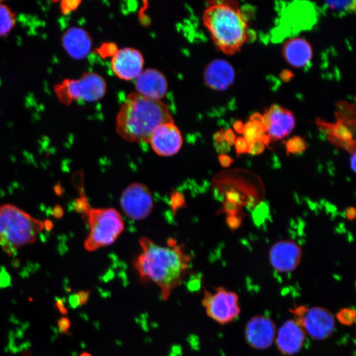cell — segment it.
<instances>
[{"instance_id":"6","label":"cell","mask_w":356,"mask_h":356,"mask_svg":"<svg viewBox=\"0 0 356 356\" xmlns=\"http://www.w3.org/2000/svg\"><path fill=\"white\" fill-rule=\"evenodd\" d=\"M53 91L62 104L69 106L78 100L87 102L99 101L106 95L107 84L99 74L86 72L79 79H66L55 85Z\"/></svg>"},{"instance_id":"36","label":"cell","mask_w":356,"mask_h":356,"mask_svg":"<svg viewBox=\"0 0 356 356\" xmlns=\"http://www.w3.org/2000/svg\"><path fill=\"white\" fill-rule=\"evenodd\" d=\"M224 136H225V140L228 146H232V145L234 144L235 141H236V135H235L234 132L231 129H228L227 131H225Z\"/></svg>"},{"instance_id":"17","label":"cell","mask_w":356,"mask_h":356,"mask_svg":"<svg viewBox=\"0 0 356 356\" xmlns=\"http://www.w3.org/2000/svg\"><path fill=\"white\" fill-rule=\"evenodd\" d=\"M61 41L66 52L74 60L85 59L93 48V39L90 34L78 26H72L65 31Z\"/></svg>"},{"instance_id":"2","label":"cell","mask_w":356,"mask_h":356,"mask_svg":"<svg viewBox=\"0 0 356 356\" xmlns=\"http://www.w3.org/2000/svg\"><path fill=\"white\" fill-rule=\"evenodd\" d=\"M174 122L169 106L162 100L149 99L132 93L121 105L116 118V132L129 143H149L159 125Z\"/></svg>"},{"instance_id":"8","label":"cell","mask_w":356,"mask_h":356,"mask_svg":"<svg viewBox=\"0 0 356 356\" xmlns=\"http://www.w3.org/2000/svg\"><path fill=\"white\" fill-rule=\"evenodd\" d=\"M202 304L208 317L223 325L234 321L241 313L238 295L223 287L205 291Z\"/></svg>"},{"instance_id":"5","label":"cell","mask_w":356,"mask_h":356,"mask_svg":"<svg viewBox=\"0 0 356 356\" xmlns=\"http://www.w3.org/2000/svg\"><path fill=\"white\" fill-rule=\"evenodd\" d=\"M89 233L85 241V249L95 252L115 242L124 230L122 215L113 208L96 209L87 206L84 210Z\"/></svg>"},{"instance_id":"10","label":"cell","mask_w":356,"mask_h":356,"mask_svg":"<svg viewBox=\"0 0 356 356\" xmlns=\"http://www.w3.org/2000/svg\"><path fill=\"white\" fill-rule=\"evenodd\" d=\"M277 333L276 324L270 317L256 315L251 318L246 324L245 341L255 350H266L274 343Z\"/></svg>"},{"instance_id":"45","label":"cell","mask_w":356,"mask_h":356,"mask_svg":"<svg viewBox=\"0 0 356 356\" xmlns=\"http://www.w3.org/2000/svg\"><path fill=\"white\" fill-rule=\"evenodd\" d=\"M79 356H93L91 354V353H89L88 352H84L82 353L81 354H80Z\"/></svg>"},{"instance_id":"18","label":"cell","mask_w":356,"mask_h":356,"mask_svg":"<svg viewBox=\"0 0 356 356\" xmlns=\"http://www.w3.org/2000/svg\"><path fill=\"white\" fill-rule=\"evenodd\" d=\"M236 72L229 62L216 59L210 62L204 71L205 84L213 90H227L234 84Z\"/></svg>"},{"instance_id":"14","label":"cell","mask_w":356,"mask_h":356,"mask_svg":"<svg viewBox=\"0 0 356 356\" xmlns=\"http://www.w3.org/2000/svg\"><path fill=\"white\" fill-rule=\"evenodd\" d=\"M301 248L292 241L275 243L270 251V263L279 272H290L296 269L302 260Z\"/></svg>"},{"instance_id":"19","label":"cell","mask_w":356,"mask_h":356,"mask_svg":"<svg viewBox=\"0 0 356 356\" xmlns=\"http://www.w3.org/2000/svg\"><path fill=\"white\" fill-rule=\"evenodd\" d=\"M283 54L286 62L294 68L305 67L313 58L311 44L302 38H294L284 43Z\"/></svg>"},{"instance_id":"42","label":"cell","mask_w":356,"mask_h":356,"mask_svg":"<svg viewBox=\"0 0 356 356\" xmlns=\"http://www.w3.org/2000/svg\"><path fill=\"white\" fill-rule=\"evenodd\" d=\"M233 126H234V129L237 133H243L244 124H243L242 122H241V121H237V122H235Z\"/></svg>"},{"instance_id":"7","label":"cell","mask_w":356,"mask_h":356,"mask_svg":"<svg viewBox=\"0 0 356 356\" xmlns=\"http://www.w3.org/2000/svg\"><path fill=\"white\" fill-rule=\"evenodd\" d=\"M294 319L303 329L306 335L313 340L328 339L335 332V315L327 309L322 307L295 306L290 310Z\"/></svg>"},{"instance_id":"40","label":"cell","mask_w":356,"mask_h":356,"mask_svg":"<svg viewBox=\"0 0 356 356\" xmlns=\"http://www.w3.org/2000/svg\"><path fill=\"white\" fill-rule=\"evenodd\" d=\"M345 216L349 221H353L356 216V210L354 207H350L347 208L345 211Z\"/></svg>"},{"instance_id":"3","label":"cell","mask_w":356,"mask_h":356,"mask_svg":"<svg viewBox=\"0 0 356 356\" xmlns=\"http://www.w3.org/2000/svg\"><path fill=\"white\" fill-rule=\"evenodd\" d=\"M203 22L215 45L226 54L240 50L247 40L248 26L237 2H213L204 12Z\"/></svg>"},{"instance_id":"29","label":"cell","mask_w":356,"mask_h":356,"mask_svg":"<svg viewBox=\"0 0 356 356\" xmlns=\"http://www.w3.org/2000/svg\"><path fill=\"white\" fill-rule=\"evenodd\" d=\"M237 154L248 153L249 151L250 144L244 138H238L235 141L234 144Z\"/></svg>"},{"instance_id":"12","label":"cell","mask_w":356,"mask_h":356,"mask_svg":"<svg viewBox=\"0 0 356 356\" xmlns=\"http://www.w3.org/2000/svg\"><path fill=\"white\" fill-rule=\"evenodd\" d=\"M144 57L140 51L132 48L116 50L111 60V68L119 79L135 80L144 70Z\"/></svg>"},{"instance_id":"26","label":"cell","mask_w":356,"mask_h":356,"mask_svg":"<svg viewBox=\"0 0 356 356\" xmlns=\"http://www.w3.org/2000/svg\"><path fill=\"white\" fill-rule=\"evenodd\" d=\"M326 6L331 10L335 11H354L355 9V1H330L325 2Z\"/></svg>"},{"instance_id":"34","label":"cell","mask_w":356,"mask_h":356,"mask_svg":"<svg viewBox=\"0 0 356 356\" xmlns=\"http://www.w3.org/2000/svg\"><path fill=\"white\" fill-rule=\"evenodd\" d=\"M12 285L11 277L5 269L0 271V288H6Z\"/></svg>"},{"instance_id":"11","label":"cell","mask_w":356,"mask_h":356,"mask_svg":"<svg viewBox=\"0 0 356 356\" xmlns=\"http://www.w3.org/2000/svg\"><path fill=\"white\" fill-rule=\"evenodd\" d=\"M149 143L158 155L171 156L180 151L183 136L174 122H166L154 129Z\"/></svg>"},{"instance_id":"15","label":"cell","mask_w":356,"mask_h":356,"mask_svg":"<svg viewBox=\"0 0 356 356\" xmlns=\"http://www.w3.org/2000/svg\"><path fill=\"white\" fill-rule=\"evenodd\" d=\"M135 80V93L143 97L160 101L167 95L169 83L165 74L158 69H144Z\"/></svg>"},{"instance_id":"38","label":"cell","mask_w":356,"mask_h":356,"mask_svg":"<svg viewBox=\"0 0 356 356\" xmlns=\"http://www.w3.org/2000/svg\"><path fill=\"white\" fill-rule=\"evenodd\" d=\"M219 161H220L221 165L225 168L230 167L232 163L234 162V160L231 157H230L229 156L225 155V154H222V155L219 156Z\"/></svg>"},{"instance_id":"1","label":"cell","mask_w":356,"mask_h":356,"mask_svg":"<svg viewBox=\"0 0 356 356\" xmlns=\"http://www.w3.org/2000/svg\"><path fill=\"white\" fill-rule=\"evenodd\" d=\"M142 252L136 258L135 267L143 280L152 282L160 288L162 299L167 301L173 291L182 283L189 269L191 257L183 245L174 239L167 245H159L152 239H140Z\"/></svg>"},{"instance_id":"39","label":"cell","mask_w":356,"mask_h":356,"mask_svg":"<svg viewBox=\"0 0 356 356\" xmlns=\"http://www.w3.org/2000/svg\"><path fill=\"white\" fill-rule=\"evenodd\" d=\"M69 305L73 309L77 308L80 306V302L77 294L71 295L69 297Z\"/></svg>"},{"instance_id":"43","label":"cell","mask_w":356,"mask_h":356,"mask_svg":"<svg viewBox=\"0 0 356 356\" xmlns=\"http://www.w3.org/2000/svg\"><path fill=\"white\" fill-rule=\"evenodd\" d=\"M292 77V73L289 71H284L283 75H282V78L284 80L287 81L288 80L290 79Z\"/></svg>"},{"instance_id":"9","label":"cell","mask_w":356,"mask_h":356,"mask_svg":"<svg viewBox=\"0 0 356 356\" xmlns=\"http://www.w3.org/2000/svg\"><path fill=\"white\" fill-rule=\"evenodd\" d=\"M121 207L129 218L141 221L153 211V196L146 185L135 183L129 185L120 198Z\"/></svg>"},{"instance_id":"22","label":"cell","mask_w":356,"mask_h":356,"mask_svg":"<svg viewBox=\"0 0 356 356\" xmlns=\"http://www.w3.org/2000/svg\"><path fill=\"white\" fill-rule=\"evenodd\" d=\"M319 124L321 125V127H323L328 131V136L344 142H351L353 140L352 133L350 129L339 120L335 124L322 122H319Z\"/></svg>"},{"instance_id":"28","label":"cell","mask_w":356,"mask_h":356,"mask_svg":"<svg viewBox=\"0 0 356 356\" xmlns=\"http://www.w3.org/2000/svg\"><path fill=\"white\" fill-rule=\"evenodd\" d=\"M265 149V145L262 141H255V142L250 143L248 153L252 154V155H259V154L263 153Z\"/></svg>"},{"instance_id":"23","label":"cell","mask_w":356,"mask_h":356,"mask_svg":"<svg viewBox=\"0 0 356 356\" xmlns=\"http://www.w3.org/2000/svg\"><path fill=\"white\" fill-rule=\"evenodd\" d=\"M269 215V207L266 202L259 204L252 211V219L255 225L257 228L261 227Z\"/></svg>"},{"instance_id":"31","label":"cell","mask_w":356,"mask_h":356,"mask_svg":"<svg viewBox=\"0 0 356 356\" xmlns=\"http://www.w3.org/2000/svg\"><path fill=\"white\" fill-rule=\"evenodd\" d=\"M226 201L228 202L236 204L237 205L241 206L243 205L242 199H241L240 194L235 190H231L226 192Z\"/></svg>"},{"instance_id":"13","label":"cell","mask_w":356,"mask_h":356,"mask_svg":"<svg viewBox=\"0 0 356 356\" xmlns=\"http://www.w3.org/2000/svg\"><path fill=\"white\" fill-rule=\"evenodd\" d=\"M295 124L294 114L279 105L270 106L263 116V126L271 140L288 136L294 129Z\"/></svg>"},{"instance_id":"37","label":"cell","mask_w":356,"mask_h":356,"mask_svg":"<svg viewBox=\"0 0 356 356\" xmlns=\"http://www.w3.org/2000/svg\"><path fill=\"white\" fill-rule=\"evenodd\" d=\"M77 294L79 299L80 306H84L88 302L89 296H90V292L89 291H80Z\"/></svg>"},{"instance_id":"16","label":"cell","mask_w":356,"mask_h":356,"mask_svg":"<svg viewBox=\"0 0 356 356\" xmlns=\"http://www.w3.org/2000/svg\"><path fill=\"white\" fill-rule=\"evenodd\" d=\"M306 336L301 326L294 319H290L277 329L275 342L282 354L294 355L303 348Z\"/></svg>"},{"instance_id":"20","label":"cell","mask_w":356,"mask_h":356,"mask_svg":"<svg viewBox=\"0 0 356 356\" xmlns=\"http://www.w3.org/2000/svg\"><path fill=\"white\" fill-rule=\"evenodd\" d=\"M244 138L250 144L255 141L261 140L265 135V127L263 125V116L255 114L250 118V122L244 125Z\"/></svg>"},{"instance_id":"21","label":"cell","mask_w":356,"mask_h":356,"mask_svg":"<svg viewBox=\"0 0 356 356\" xmlns=\"http://www.w3.org/2000/svg\"><path fill=\"white\" fill-rule=\"evenodd\" d=\"M16 24V15L8 6L0 4V37H6Z\"/></svg>"},{"instance_id":"33","label":"cell","mask_w":356,"mask_h":356,"mask_svg":"<svg viewBox=\"0 0 356 356\" xmlns=\"http://www.w3.org/2000/svg\"><path fill=\"white\" fill-rule=\"evenodd\" d=\"M224 207H225V210L227 212L228 215H234V216H237V214L239 213V207L240 206L236 205V204L228 202V201H226L225 203H224Z\"/></svg>"},{"instance_id":"41","label":"cell","mask_w":356,"mask_h":356,"mask_svg":"<svg viewBox=\"0 0 356 356\" xmlns=\"http://www.w3.org/2000/svg\"><path fill=\"white\" fill-rule=\"evenodd\" d=\"M52 214L56 218H61L64 215V210L60 205L56 206L52 210Z\"/></svg>"},{"instance_id":"25","label":"cell","mask_w":356,"mask_h":356,"mask_svg":"<svg viewBox=\"0 0 356 356\" xmlns=\"http://www.w3.org/2000/svg\"><path fill=\"white\" fill-rule=\"evenodd\" d=\"M335 319L343 325H352L355 321V311L351 308H342L337 313Z\"/></svg>"},{"instance_id":"27","label":"cell","mask_w":356,"mask_h":356,"mask_svg":"<svg viewBox=\"0 0 356 356\" xmlns=\"http://www.w3.org/2000/svg\"><path fill=\"white\" fill-rule=\"evenodd\" d=\"M80 4L81 1L79 0H63L60 2V11L63 15H68L77 10Z\"/></svg>"},{"instance_id":"30","label":"cell","mask_w":356,"mask_h":356,"mask_svg":"<svg viewBox=\"0 0 356 356\" xmlns=\"http://www.w3.org/2000/svg\"><path fill=\"white\" fill-rule=\"evenodd\" d=\"M242 220L240 217L234 216V215H228L226 218V224L230 230H236L238 229L241 225Z\"/></svg>"},{"instance_id":"24","label":"cell","mask_w":356,"mask_h":356,"mask_svg":"<svg viewBox=\"0 0 356 356\" xmlns=\"http://www.w3.org/2000/svg\"><path fill=\"white\" fill-rule=\"evenodd\" d=\"M286 153L296 154L304 153L306 151L307 145L305 141L301 136H295L290 139L286 143Z\"/></svg>"},{"instance_id":"35","label":"cell","mask_w":356,"mask_h":356,"mask_svg":"<svg viewBox=\"0 0 356 356\" xmlns=\"http://www.w3.org/2000/svg\"><path fill=\"white\" fill-rule=\"evenodd\" d=\"M55 302L56 308L58 309V311H59L62 315H66L68 314V310H67L66 306H65V304L66 303V297H56Z\"/></svg>"},{"instance_id":"32","label":"cell","mask_w":356,"mask_h":356,"mask_svg":"<svg viewBox=\"0 0 356 356\" xmlns=\"http://www.w3.org/2000/svg\"><path fill=\"white\" fill-rule=\"evenodd\" d=\"M58 330L62 334L68 333L71 327L70 320L68 318L63 317L58 322Z\"/></svg>"},{"instance_id":"44","label":"cell","mask_w":356,"mask_h":356,"mask_svg":"<svg viewBox=\"0 0 356 356\" xmlns=\"http://www.w3.org/2000/svg\"><path fill=\"white\" fill-rule=\"evenodd\" d=\"M350 168L353 172H355V153L351 156Z\"/></svg>"},{"instance_id":"4","label":"cell","mask_w":356,"mask_h":356,"mask_svg":"<svg viewBox=\"0 0 356 356\" xmlns=\"http://www.w3.org/2000/svg\"><path fill=\"white\" fill-rule=\"evenodd\" d=\"M44 228L43 222L16 206H0V245L6 254L14 255L19 248L35 243Z\"/></svg>"}]
</instances>
